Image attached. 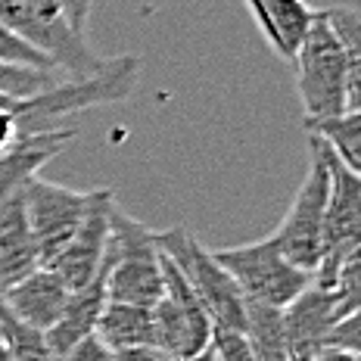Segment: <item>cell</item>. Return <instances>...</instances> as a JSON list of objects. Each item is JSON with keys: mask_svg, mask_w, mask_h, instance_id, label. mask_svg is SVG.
Instances as JSON below:
<instances>
[{"mask_svg": "<svg viewBox=\"0 0 361 361\" xmlns=\"http://www.w3.org/2000/svg\"><path fill=\"white\" fill-rule=\"evenodd\" d=\"M305 125L361 106V19L355 10H314L293 56Z\"/></svg>", "mask_w": 361, "mask_h": 361, "instance_id": "cell-1", "label": "cell"}, {"mask_svg": "<svg viewBox=\"0 0 361 361\" xmlns=\"http://www.w3.org/2000/svg\"><path fill=\"white\" fill-rule=\"evenodd\" d=\"M140 75V59L125 54L112 56L106 69L90 75V78H59L54 87L28 97V100H0L10 109L16 122V137L28 134H44L63 128V118L85 112L90 106H106V103H122L134 94Z\"/></svg>", "mask_w": 361, "mask_h": 361, "instance_id": "cell-2", "label": "cell"}, {"mask_svg": "<svg viewBox=\"0 0 361 361\" xmlns=\"http://www.w3.org/2000/svg\"><path fill=\"white\" fill-rule=\"evenodd\" d=\"M0 22L66 78H90L109 63V56L90 47L87 28H81L56 0H0Z\"/></svg>", "mask_w": 361, "mask_h": 361, "instance_id": "cell-3", "label": "cell"}, {"mask_svg": "<svg viewBox=\"0 0 361 361\" xmlns=\"http://www.w3.org/2000/svg\"><path fill=\"white\" fill-rule=\"evenodd\" d=\"M162 296V271L156 231L134 221L112 206L109 218V268H106V302L153 308Z\"/></svg>", "mask_w": 361, "mask_h": 361, "instance_id": "cell-4", "label": "cell"}, {"mask_svg": "<svg viewBox=\"0 0 361 361\" xmlns=\"http://www.w3.org/2000/svg\"><path fill=\"white\" fill-rule=\"evenodd\" d=\"M327 193H330V171L327 153L318 137L308 134V171L299 184L287 215L274 228L268 240L277 246V252L296 265L305 274H314L321 259V234H324V212H327Z\"/></svg>", "mask_w": 361, "mask_h": 361, "instance_id": "cell-5", "label": "cell"}, {"mask_svg": "<svg viewBox=\"0 0 361 361\" xmlns=\"http://www.w3.org/2000/svg\"><path fill=\"white\" fill-rule=\"evenodd\" d=\"M156 246L169 255L187 277V283L197 293L200 305L206 308L209 324L224 327V330H240L243 334V314H246V299L237 290V283L228 277L218 262L212 259V250L200 243L184 224H175L171 231L156 234Z\"/></svg>", "mask_w": 361, "mask_h": 361, "instance_id": "cell-6", "label": "cell"}, {"mask_svg": "<svg viewBox=\"0 0 361 361\" xmlns=\"http://www.w3.org/2000/svg\"><path fill=\"white\" fill-rule=\"evenodd\" d=\"M212 259L228 271V277L237 283V290L250 302L287 308L312 283V274L290 265L268 237L252 240V243L243 246L212 250Z\"/></svg>", "mask_w": 361, "mask_h": 361, "instance_id": "cell-7", "label": "cell"}, {"mask_svg": "<svg viewBox=\"0 0 361 361\" xmlns=\"http://www.w3.org/2000/svg\"><path fill=\"white\" fill-rule=\"evenodd\" d=\"M159 271H162V296L153 305L156 349L175 361H190L209 345L212 324H209L206 308L200 305L187 277L180 274V268L162 250H159Z\"/></svg>", "mask_w": 361, "mask_h": 361, "instance_id": "cell-8", "label": "cell"}, {"mask_svg": "<svg viewBox=\"0 0 361 361\" xmlns=\"http://www.w3.org/2000/svg\"><path fill=\"white\" fill-rule=\"evenodd\" d=\"M327 171H330V193L324 212V234H321V259L312 274V283L330 287L336 271L345 265V259L358 252L361 243V175L349 171L324 147Z\"/></svg>", "mask_w": 361, "mask_h": 361, "instance_id": "cell-9", "label": "cell"}, {"mask_svg": "<svg viewBox=\"0 0 361 361\" xmlns=\"http://www.w3.org/2000/svg\"><path fill=\"white\" fill-rule=\"evenodd\" d=\"M22 200H25V215L32 224L37 252H41V268H47L78 231L87 212L90 190H72V187L35 175L22 190Z\"/></svg>", "mask_w": 361, "mask_h": 361, "instance_id": "cell-10", "label": "cell"}, {"mask_svg": "<svg viewBox=\"0 0 361 361\" xmlns=\"http://www.w3.org/2000/svg\"><path fill=\"white\" fill-rule=\"evenodd\" d=\"M112 206H116V193H112L109 187L90 190L87 212H85V218H81L75 237L66 243V250L47 265L59 281H63V287L69 293L90 283L97 274H100V268L106 265Z\"/></svg>", "mask_w": 361, "mask_h": 361, "instance_id": "cell-11", "label": "cell"}, {"mask_svg": "<svg viewBox=\"0 0 361 361\" xmlns=\"http://www.w3.org/2000/svg\"><path fill=\"white\" fill-rule=\"evenodd\" d=\"M330 293L318 283H308L293 302L283 308V352L287 361H312L324 349L327 330L336 324Z\"/></svg>", "mask_w": 361, "mask_h": 361, "instance_id": "cell-12", "label": "cell"}, {"mask_svg": "<svg viewBox=\"0 0 361 361\" xmlns=\"http://www.w3.org/2000/svg\"><path fill=\"white\" fill-rule=\"evenodd\" d=\"M75 137V128H56V131L44 134H28V137H16V144L0 153V209L13 197H19L28 178L41 175V169L63 153V147Z\"/></svg>", "mask_w": 361, "mask_h": 361, "instance_id": "cell-13", "label": "cell"}, {"mask_svg": "<svg viewBox=\"0 0 361 361\" xmlns=\"http://www.w3.org/2000/svg\"><path fill=\"white\" fill-rule=\"evenodd\" d=\"M0 299H4V305L10 308V314L16 321L37 330V334H47L56 324L59 312L69 299V290L63 287V281L50 268H37L35 274L6 287L0 293Z\"/></svg>", "mask_w": 361, "mask_h": 361, "instance_id": "cell-14", "label": "cell"}, {"mask_svg": "<svg viewBox=\"0 0 361 361\" xmlns=\"http://www.w3.org/2000/svg\"><path fill=\"white\" fill-rule=\"evenodd\" d=\"M37 268H41V252L25 215V200L19 193L0 209V293L19 283L22 277L35 274Z\"/></svg>", "mask_w": 361, "mask_h": 361, "instance_id": "cell-15", "label": "cell"}, {"mask_svg": "<svg viewBox=\"0 0 361 361\" xmlns=\"http://www.w3.org/2000/svg\"><path fill=\"white\" fill-rule=\"evenodd\" d=\"M106 268H109V252H106V265L100 268V274L94 277L85 287L72 290L69 299H66L63 312H59L56 324L44 334L50 352L59 358L66 349H72L78 340H85L97 330V321H100V312L106 305Z\"/></svg>", "mask_w": 361, "mask_h": 361, "instance_id": "cell-16", "label": "cell"}, {"mask_svg": "<svg viewBox=\"0 0 361 361\" xmlns=\"http://www.w3.org/2000/svg\"><path fill=\"white\" fill-rule=\"evenodd\" d=\"M262 37L281 59L293 63L296 47L314 19V10L305 0H246Z\"/></svg>", "mask_w": 361, "mask_h": 361, "instance_id": "cell-17", "label": "cell"}, {"mask_svg": "<svg viewBox=\"0 0 361 361\" xmlns=\"http://www.w3.org/2000/svg\"><path fill=\"white\" fill-rule=\"evenodd\" d=\"M97 336L109 345L112 352L125 349H156V327H153V308L144 305H125V302H106L97 321Z\"/></svg>", "mask_w": 361, "mask_h": 361, "instance_id": "cell-18", "label": "cell"}, {"mask_svg": "<svg viewBox=\"0 0 361 361\" xmlns=\"http://www.w3.org/2000/svg\"><path fill=\"white\" fill-rule=\"evenodd\" d=\"M243 336L250 343L255 361H287V352H283V308L246 299Z\"/></svg>", "mask_w": 361, "mask_h": 361, "instance_id": "cell-19", "label": "cell"}, {"mask_svg": "<svg viewBox=\"0 0 361 361\" xmlns=\"http://www.w3.org/2000/svg\"><path fill=\"white\" fill-rule=\"evenodd\" d=\"M312 137H318L330 153L340 159L349 171L361 175V112H343L327 122L305 125Z\"/></svg>", "mask_w": 361, "mask_h": 361, "instance_id": "cell-20", "label": "cell"}, {"mask_svg": "<svg viewBox=\"0 0 361 361\" xmlns=\"http://www.w3.org/2000/svg\"><path fill=\"white\" fill-rule=\"evenodd\" d=\"M0 343H4L10 361H59L50 352L44 334H37V330L13 318L10 308L4 305V299H0Z\"/></svg>", "mask_w": 361, "mask_h": 361, "instance_id": "cell-21", "label": "cell"}, {"mask_svg": "<svg viewBox=\"0 0 361 361\" xmlns=\"http://www.w3.org/2000/svg\"><path fill=\"white\" fill-rule=\"evenodd\" d=\"M59 78L63 75L50 69H25V66L0 63V100H28V97L54 87Z\"/></svg>", "mask_w": 361, "mask_h": 361, "instance_id": "cell-22", "label": "cell"}, {"mask_svg": "<svg viewBox=\"0 0 361 361\" xmlns=\"http://www.w3.org/2000/svg\"><path fill=\"white\" fill-rule=\"evenodd\" d=\"M0 63H6V66H25V69H50V72H56L54 66L47 63L37 50H32L25 41H22L19 35H13L10 28L0 22Z\"/></svg>", "mask_w": 361, "mask_h": 361, "instance_id": "cell-23", "label": "cell"}, {"mask_svg": "<svg viewBox=\"0 0 361 361\" xmlns=\"http://www.w3.org/2000/svg\"><path fill=\"white\" fill-rule=\"evenodd\" d=\"M324 349H340V352H361V312L358 314H345L324 336Z\"/></svg>", "mask_w": 361, "mask_h": 361, "instance_id": "cell-24", "label": "cell"}, {"mask_svg": "<svg viewBox=\"0 0 361 361\" xmlns=\"http://www.w3.org/2000/svg\"><path fill=\"white\" fill-rule=\"evenodd\" d=\"M59 361H116V352H112L97 334H90L85 340L75 343L72 349H66L63 355H59Z\"/></svg>", "mask_w": 361, "mask_h": 361, "instance_id": "cell-25", "label": "cell"}, {"mask_svg": "<svg viewBox=\"0 0 361 361\" xmlns=\"http://www.w3.org/2000/svg\"><path fill=\"white\" fill-rule=\"evenodd\" d=\"M116 361H175V358H169L165 352L153 349V345H147V349H125V352H116Z\"/></svg>", "mask_w": 361, "mask_h": 361, "instance_id": "cell-26", "label": "cell"}, {"mask_svg": "<svg viewBox=\"0 0 361 361\" xmlns=\"http://www.w3.org/2000/svg\"><path fill=\"white\" fill-rule=\"evenodd\" d=\"M13 144H16V122H13L10 109L0 103V153H4V149H10Z\"/></svg>", "mask_w": 361, "mask_h": 361, "instance_id": "cell-27", "label": "cell"}, {"mask_svg": "<svg viewBox=\"0 0 361 361\" xmlns=\"http://www.w3.org/2000/svg\"><path fill=\"white\" fill-rule=\"evenodd\" d=\"M312 361H361V358L352 355V352H340V349H321Z\"/></svg>", "mask_w": 361, "mask_h": 361, "instance_id": "cell-28", "label": "cell"}, {"mask_svg": "<svg viewBox=\"0 0 361 361\" xmlns=\"http://www.w3.org/2000/svg\"><path fill=\"white\" fill-rule=\"evenodd\" d=\"M90 4H94V0H90Z\"/></svg>", "mask_w": 361, "mask_h": 361, "instance_id": "cell-29", "label": "cell"}]
</instances>
